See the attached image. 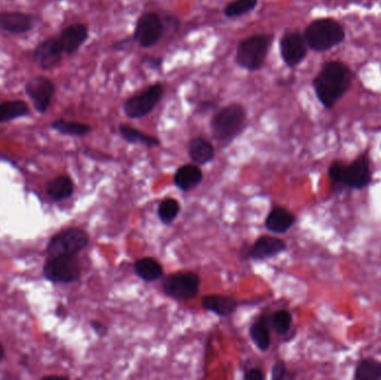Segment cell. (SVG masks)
Returning a JSON list of instances; mask_svg holds the SVG:
<instances>
[{
    "instance_id": "cell-31",
    "label": "cell",
    "mask_w": 381,
    "mask_h": 380,
    "mask_svg": "<svg viewBox=\"0 0 381 380\" xmlns=\"http://www.w3.org/2000/svg\"><path fill=\"white\" fill-rule=\"evenodd\" d=\"M346 163L342 161H335L330 165L329 178L332 183L339 187H344V169H346Z\"/></svg>"
},
{
    "instance_id": "cell-23",
    "label": "cell",
    "mask_w": 381,
    "mask_h": 380,
    "mask_svg": "<svg viewBox=\"0 0 381 380\" xmlns=\"http://www.w3.org/2000/svg\"><path fill=\"white\" fill-rule=\"evenodd\" d=\"M134 269H135V274L143 281L148 283L161 279L164 274L161 263L153 258H143L137 260L134 265Z\"/></svg>"
},
{
    "instance_id": "cell-29",
    "label": "cell",
    "mask_w": 381,
    "mask_h": 380,
    "mask_svg": "<svg viewBox=\"0 0 381 380\" xmlns=\"http://www.w3.org/2000/svg\"><path fill=\"white\" fill-rule=\"evenodd\" d=\"M179 211H181V205L177 200L168 198V199L162 200L159 203V207H157V216L164 225H170L177 219Z\"/></svg>"
},
{
    "instance_id": "cell-34",
    "label": "cell",
    "mask_w": 381,
    "mask_h": 380,
    "mask_svg": "<svg viewBox=\"0 0 381 380\" xmlns=\"http://www.w3.org/2000/svg\"><path fill=\"white\" fill-rule=\"evenodd\" d=\"M264 377H266L264 372L260 368L248 369L244 374V379L246 380H263Z\"/></svg>"
},
{
    "instance_id": "cell-20",
    "label": "cell",
    "mask_w": 381,
    "mask_h": 380,
    "mask_svg": "<svg viewBox=\"0 0 381 380\" xmlns=\"http://www.w3.org/2000/svg\"><path fill=\"white\" fill-rule=\"evenodd\" d=\"M213 144L206 138L194 137L188 143V156L197 165H205L210 163L214 159Z\"/></svg>"
},
{
    "instance_id": "cell-2",
    "label": "cell",
    "mask_w": 381,
    "mask_h": 380,
    "mask_svg": "<svg viewBox=\"0 0 381 380\" xmlns=\"http://www.w3.org/2000/svg\"><path fill=\"white\" fill-rule=\"evenodd\" d=\"M248 112L240 103L228 104L221 107L210 123L212 135L223 144H228L246 129Z\"/></svg>"
},
{
    "instance_id": "cell-37",
    "label": "cell",
    "mask_w": 381,
    "mask_h": 380,
    "mask_svg": "<svg viewBox=\"0 0 381 380\" xmlns=\"http://www.w3.org/2000/svg\"><path fill=\"white\" fill-rule=\"evenodd\" d=\"M6 357V350L3 348V343H0V363Z\"/></svg>"
},
{
    "instance_id": "cell-36",
    "label": "cell",
    "mask_w": 381,
    "mask_h": 380,
    "mask_svg": "<svg viewBox=\"0 0 381 380\" xmlns=\"http://www.w3.org/2000/svg\"><path fill=\"white\" fill-rule=\"evenodd\" d=\"M90 327H92V330L96 332V334L101 336V337H104L105 334H107V327L104 323H99V321H90Z\"/></svg>"
},
{
    "instance_id": "cell-17",
    "label": "cell",
    "mask_w": 381,
    "mask_h": 380,
    "mask_svg": "<svg viewBox=\"0 0 381 380\" xmlns=\"http://www.w3.org/2000/svg\"><path fill=\"white\" fill-rule=\"evenodd\" d=\"M297 218L284 207L272 209L266 219V228L273 234H286L295 225Z\"/></svg>"
},
{
    "instance_id": "cell-32",
    "label": "cell",
    "mask_w": 381,
    "mask_h": 380,
    "mask_svg": "<svg viewBox=\"0 0 381 380\" xmlns=\"http://www.w3.org/2000/svg\"><path fill=\"white\" fill-rule=\"evenodd\" d=\"M163 58L157 57V56H144L141 59V64H144L145 66L152 70H161L163 66Z\"/></svg>"
},
{
    "instance_id": "cell-24",
    "label": "cell",
    "mask_w": 381,
    "mask_h": 380,
    "mask_svg": "<svg viewBox=\"0 0 381 380\" xmlns=\"http://www.w3.org/2000/svg\"><path fill=\"white\" fill-rule=\"evenodd\" d=\"M119 130L121 137L130 144H141L148 147L159 146L161 144L159 138L145 134L130 125L121 124Z\"/></svg>"
},
{
    "instance_id": "cell-22",
    "label": "cell",
    "mask_w": 381,
    "mask_h": 380,
    "mask_svg": "<svg viewBox=\"0 0 381 380\" xmlns=\"http://www.w3.org/2000/svg\"><path fill=\"white\" fill-rule=\"evenodd\" d=\"M268 325H270V320L268 319L266 314H262L250 327V337H251L254 345H257V348L262 352L268 350L270 343H271Z\"/></svg>"
},
{
    "instance_id": "cell-27",
    "label": "cell",
    "mask_w": 381,
    "mask_h": 380,
    "mask_svg": "<svg viewBox=\"0 0 381 380\" xmlns=\"http://www.w3.org/2000/svg\"><path fill=\"white\" fill-rule=\"evenodd\" d=\"M52 130L61 133L63 135L85 136L92 132V127L79 122H68L65 120H57L52 124Z\"/></svg>"
},
{
    "instance_id": "cell-28",
    "label": "cell",
    "mask_w": 381,
    "mask_h": 380,
    "mask_svg": "<svg viewBox=\"0 0 381 380\" xmlns=\"http://www.w3.org/2000/svg\"><path fill=\"white\" fill-rule=\"evenodd\" d=\"M259 0H232L224 7L223 12L226 17L239 18L243 15L250 14L257 8Z\"/></svg>"
},
{
    "instance_id": "cell-25",
    "label": "cell",
    "mask_w": 381,
    "mask_h": 380,
    "mask_svg": "<svg viewBox=\"0 0 381 380\" xmlns=\"http://www.w3.org/2000/svg\"><path fill=\"white\" fill-rule=\"evenodd\" d=\"M29 113H30V110H29L26 102L21 101V99L3 102V103H0V123L14 121L17 118L28 115Z\"/></svg>"
},
{
    "instance_id": "cell-7",
    "label": "cell",
    "mask_w": 381,
    "mask_h": 380,
    "mask_svg": "<svg viewBox=\"0 0 381 380\" xmlns=\"http://www.w3.org/2000/svg\"><path fill=\"white\" fill-rule=\"evenodd\" d=\"M81 265L76 256H50L43 265L45 279L52 283H72L81 278Z\"/></svg>"
},
{
    "instance_id": "cell-3",
    "label": "cell",
    "mask_w": 381,
    "mask_h": 380,
    "mask_svg": "<svg viewBox=\"0 0 381 380\" xmlns=\"http://www.w3.org/2000/svg\"><path fill=\"white\" fill-rule=\"evenodd\" d=\"M304 36L309 49L315 53H324L344 43L346 30L333 18H318L306 27Z\"/></svg>"
},
{
    "instance_id": "cell-38",
    "label": "cell",
    "mask_w": 381,
    "mask_h": 380,
    "mask_svg": "<svg viewBox=\"0 0 381 380\" xmlns=\"http://www.w3.org/2000/svg\"><path fill=\"white\" fill-rule=\"evenodd\" d=\"M0 155H1V154H0Z\"/></svg>"
},
{
    "instance_id": "cell-8",
    "label": "cell",
    "mask_w": 381,
    "mask_h": 380,
    "mask_svg": "<svg viewBox=\"0 0 381 380\" xmlns=\"http://www.w3.org/2000/svg\"><path fill=\"white\" fill-rule=\"evenodd\" d=\"M201 278L192 271L170 274L163 279L164 294L175 300H190L199 294Z\"/></svg>"
},
{
    "instance_id": "cell-5",
    "label": "cell",
    "mask_w": 381,
    "mask_h": 380,
    "mask_svg": "<svg viewBox=\"0 0 381 380\" xmlns=\"http://www.w3.org/2000/svg\"><path fill=\"white\" fill-rule=\"evenodd\" d=\"M164 87L162 84H152L141 92L127 98L123 105L125 115L130 120L145 117L155 110L157 104L162 99Z\"/></svg>"
},
{
    "instance_id": "cell-14",
    "label": "cell",
    "mask_w": 381,
    "mask_h": 380,
    "mask_svg": "<svg viewBox=\"0 0 381 380\" xmlns=\"http://www.w3.org/2000/svg\"><path fill=\"white\" fill-rule=\"evenodd\" d=\"M90 32L88 28L84 23H72L70 26H67L61 30L58 41L61 44L63 54L66 55H74L78 52L87 39H88Z\"/></svg>"
},
{
    "instance_id": "cell-26",
    "label": "cell",
    "mask_w": 381,
    "mask_h": 380,
    "mask_svg": "<svg viewBox=\"0 0 381 380\" xmlns=\"http://www.w3.org/2000/svg\"><path fill=\"white\" fill-rule=\"evenodd\" d=\"M355 380H381V363L373 358L361 360L355 367Z\"/></svg>"
},
{
    "instance_id": "cell-35",
    "label": "cell",
    "mask_w": 381,
    "mask_h": 380,
    "mask_svg": "<svg viewBox=\"0 0 381 380\" xmlns=\"http://www.w3.org/2000/svg\"><path fill=\"white\" fill-rule=\"evenodd\" d=\"M133 37L125 38V39H121V41H116L113 45V48L117 52H124L126 50L128 47H130V44L133 43Z\"/></svg>"
},
{
    "instance_id": "cell-4",
    "label": "cell",
    "mask_w": 381,
    "mask_h": 380,
    "mask_svg": "<svg viewBox=\"0 0 381 380\" xmlns=\"http://www.w3.org/2000/svg\"><path fill=\"white\" fill-rule=\"evenodd\" d=\"M273 39L275 36L272 34H255L244 38L235 50V64L248 72L260 70L266 63Z\"/></svg>"
},
{
    "instance_id": "cell-18",
    "label": "cell",
    "mask_w": 381,
    "mask_h": 380,
    "mask_svg": "<svg viewBox=\"0 0 381 380\" xmlns=\"http://www.w3.org/2000/svg\"><path fill=\"white\" fill-rule=\"evenodd\" d=\"M202 307L205 310L213 312L219 317H228L237 310V300L233 298L219 296V294H208L202 298Z\"/></svg>"
},
{
    "instance_id": "cell-9",
    "label": "cell",
    "mask_w": 381,
    "mask_h": 380,
    "mask_svg": "<svg viewBox=\"0 0 381 380\" xmlns=\"http://www.w3.org/2000/svg\"><path fill=\"white\" fill-rule=\"evenodd\" d=\"M164 34L163 18L156 12H150L141 15L137 19L132 37L143 48H150L162 39Z\"/></svg>"
},
{
    "instance_id": "cell-33",
    "label": "cell",
    "mask_w": 381,
    "mask_h": 380,
    "mask_svg": "<svg viewBox=\"0 0 381 380\" xmlns=\"http://www.w3.org/2000/svg\"><path fill=\"white\" fill-rule=\"evenodd\" d=\"M286 367L284 363L282 361H277L273 365L271 370V379L272 380H282L286 378Z\"/></svg>"
},
{
    "instance_id": "cell-16",
    "label": "cell",
    "mask_w": 381,
    "mask_h": 380,
    "mask_svg": "<svg viewBox=\"0 0 381 380\" xmlns=\"http://www.w3.org/2000/svg\"><path fill=\"white\" fill-rule=\"evenodd\" d=\"M34 27V18L23 12H0V28L19 35L28 32Z\"/></svg>"
},
{
    "instance_id": "cell-6",
    "label": "cell",
    "mask_w": 381,
    "mask_h": 380,
    "mask_svg": "<svg viewBox=\"0 0 381 380\" xmlns=\"http://www.w3.org/2000/svg\"><path fill=\"white\" fill-rule=\"evenodd\" d=\"M90 243L86 231L70 228L52 236L47 245L46 252L50 256H76Z\"/></svg>"
},
{
    "instance_id": "cell-21",
    "label": "cell",
    "mask_w": 381,
    "mask_h": 380,
    "mask_svg": "<svg viewBox=\"0 0 381 380\" xmlns=\"http://www.w3.org/2000/svg\"><path fill=\"white\" fill-rule=\"evenodd\" d=\"M47 196L54 201L70 199L74 194V182L70 176L59 175L48 182L46 187Z\"/></svg>"
},
{
    "instance_id": "cell-12",
    "label": "cell",
    "mask_w": 381,
    "mask_h": 380,
    "mask_svg": "<svg viewBox=\"0 0 381 380\" xmlns=\"http://www.w3.org/2000/svg\"><path fill=\"white\" fill-rule=\"evenodd\" d=\"M373 179L370 159L368 153L361 154L359 158L346 165L344 169V187L361 190L370 184Z\"/></svg>"
},
{
    "instance_id": "cell-1",
    "label": "cell",
    "mask_w": 381,
    "mask_h": 380,
    "mask_svg": "<svg viewBox=\"0 0 381 380\" xmlns=\"http://www.w3.org/2000/svg\"><path fill=\"white\" fill-rule=\"evenodd\" d=\"M353 72L349 65L341 61H326L312 81L319 103L332 110L335 104L349 92L353 85Z\"/></svg>"
},
{
    "instance_id": "cell-10",
    "label": "cell",
    "mask_w": 381,
    "mask_h": 380,
    "mask_svg": "<svg viewBox=\"0 0 381 380\" xmlns=\"http://www.w3.org/2000/svg\"><path fill=\"white\" fill-rule=\"evenodd\" d=\"M279 49L281 59L286 64V66L295 68L306 59L309 47L306 45L304 34L295 30H288L281 37Z\"/></svg>"
},
{
    "instance_id": "cell-19",
    "label": "cell",
    "mask_w": 381,
    "mask_h": 380,
    "mask_svg": "<svg viewBox=\"0 0 381 380\" xmlns=\"http://www.w3.org/2000/svg\"><path fill=\"white\" fill-rule=\"evenodd\" d=\"M202 180V170L197 164L183 165L174 174V185L184 192L197 187Z\"/></svg>"
},
{
    "instance_id": "cell-13",
    "label": "cell",
    "mask_w": 381,
    "mask_h": 380,
    "mask_svg": "<svg viewBox=\"0 0 381 380\" xmlns=\"http://www.w3.org/2000/svg\"><path fill=\"white\" fill-rule=\"evenodd\" d=\"M63 54L58 38L52 37L38 44L32 53V58L41 69L50 70L59 65Z\"/></svg>"
},
{
    "instance_id": "cell-11",
    "label": "cell",
    "mask_w": 381,
    "mask_h": 380,
    "mask_svg": "<svg viewBox=\"0 0 381 380\" xmlns=\"http://www.w3.org/2000/svg\"><path fill=\"white\" fill-rule=\"evenodd\" d=\"M55 90L54 82L45 76L32 78L25 85V93L32 99L35 110L41 114L46 113L47 110L50 108Z\"/></svg>"
},
{
    "instance_id": "cell-30",
    "label": "cell",
    "mask_w": 381,
    "mask_h": 380,
    "mask_svg": "<svg viewBox=\"0 0 381 380\" xmlns=\"http://www.w3.org/2000/svg\"><path fill=\"white\" fill-rule=\"evenodd\" d=\"M270 325H272V328L275 329L277 334L284 336L289 332L290 328H291V314L286 310L277 311L270 318Z\"/></svg>"
},
{
    "instance_id": "cell-15",
    "label": "cell",
    "mask_w": 381,
    "mask_h": 380,
    "mask_svg": "<svg viewBox=\"0 0 381 380\" xmlns=\"http://www.w3.org/2000/svg\"><path fill=\"white\" fill-rule=\"evenodd\" d=\"M286 250V242L271 236H260L254 242L248 251V256L253 260H266L282 254Z\"/></svg>"
}]
</instances>
